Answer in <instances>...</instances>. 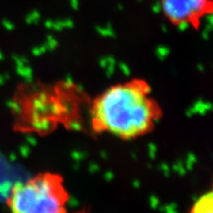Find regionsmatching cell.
Masks as SVG:
<instances>
[{
  "label": "cell",
  "mask_w": 213,
  "mask_h": 213,
  "mask_svg": "<svg viewBox=\"0 0 213 213\" xmlns=\"http://www.w3.org/2000/svg\"><path fill=\"white\" fill-rule=\"evenodd\" d=\"M162 109L145 79L132 78L113 85L97 95L90 108L94 132L131 140L152 132Z\"/></svg>",
  "instance_id": "cell-1"
},
{
  "label": "cell",
  "mask_w": 213,
  "mask_h": 213,
  "mask_svg": "<svg viewBox=\"0 0 213 213\" xmlns=\"http://www.w3.org/2000/svg\"><path fill=\"white\" fill-rule=\"evenodd\" d=\"M68 191L62 177L44 172L17 184L9 196L12 213H68Z\"/></svg>",
  "instance_id": "cell-2"
},
{
  "label": "cell",
  "mask_w": 213,
  "mask_h": 213,
  "mask_svg": "<svg viewBox=\"0 0 213 213\" xmlns=\"http://www.w3.org/2000/svg\"><path fill=\"white\" fill-rule=\"evenodd\" d=\"M160 3L164 17L177 27L197 29L212 13V0H160Z\"/></svg>",
  "instance_id": "cell-3"
},
{
  "label": "cell",
  "mask_w": 213,
  "mask_h": 213,
  "mask_svg": "<svg viewBox=\"0 0 213 213\" xmlns=\"http://www.w3.org/2000/svg\"><path fill=\"white\" fill-rule=\"evenodd\" d=\"M212 193L205 194L197 200L190 213H213Z\"/></svg>",
  "instance_id": "cell-4"
},
{
  "label": "cell",
  "mask_w": 213,
  "mask_h": 213,
  "mask_svg": "<svg viewBox=\"0 0 213 213\" xmlns=\"http://www.w3.org/2000/svg\"><path fill=\"white\" fill-rule=\"evenodd\" d=\"M79 213H85V212H79Z\"/></svg>",
  "instance_id": "cell-5"
}]
</instances>
